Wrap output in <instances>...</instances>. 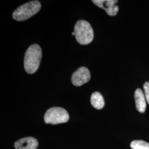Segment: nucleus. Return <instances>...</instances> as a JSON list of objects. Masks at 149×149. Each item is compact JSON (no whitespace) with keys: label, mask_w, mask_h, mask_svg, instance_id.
Instances as JSON below:
<instances>
[{"label":"nucleus","mask_w":149,"mask_h":149,"mask_svg":"<svg viewBox=\"0 0 149 149\" xmlns=\"http://www.w3.org/2000/svg\"><path fill=\"white\" fill-rule=\"evenodd\" d=\"M42 58V51L38 44L31 45L25 54L24 67L28 74H33L37 71Z\"/></svg>","instance_id":"f257e3e1"},{"label":"nucleus","mask_w":149,"mask_h":149,"mask_svg":"<svg viewBox=\"0 0 149 149\" xmlns=\"http://www.w3.org/2000/svg\"><path fill=\"white\" fill-rule=\"evenodd\" d=\"M92 2L98 7L105 10L109 16H116L119 11V7L116 5L118 2L117 0H93Z\"/></svg>","instance_id":"423d86ee"},{"label":"nucleus","mask_w":149,"mask_h":149,"mask_svg":"<svg viewBox=\"0 0 149 149\" xmlns=\"http://www.w3.org/2000/svg\"><path fill=\"white\" fill-rule=\"evenodd\" d=\"M38 146L37 140L33 137L19 139L15 143V148L16 149H37Z\"/></svg>","instance_id":"0eeeda50"},{"label":"nucleus","mask_w":149,"mask_h":149,"mask_svg":"<svg viewBox=\"0 0 149 149\" xmlns=\"http://www.w3.org/2000/svg\"><path fill=\"white\" fill-rule=\"evenodd\" d=\"M144 90L146 100L149 104V82H146L144 84Z\"/></svg>","instance_id":"9b49d317"},{"label":"nucleus","mask_w":149,"mask_h":149,"mask_svg":"<svg viewBox=\"0 0 149 149\" xmlns=\"http://www.w3.org/2000/svg\"><path fill=\"white\" fill-rule=\"evenodd\" d=\"M72 36H74V32H72Z\"/></svg>","instance_id":"f8f14e48"},{"label":"nucleus","mask_w":149,"mask_h":149,"mask_svg":"<svg viewBox=\"0 0 149 149\" xmlns=\"http://www.w3.org/2000/svg\"><path fill=\"white\" fill-rule=\"evenodd\" d=\"M74 36L78 43L81 45H87L93 39L94 34L90 24L85 20L77 22L74 27Z\"/></svg>","instance_id":"f03ea898"},{"label":"nucleus","mask_w":149,"mask_h":149,"mask_svg":"<svg viewBox=\"0 0 149 149\" xmlns=\"http://www.w3.org/2000/svg\"><path fill=\"white\" fill-rule=\"evenodd\" d=\"M91 79V73L87 68L81 67L73 73L71 81L75 86H81L87 83Z\"/></svg>","instance_id":"39448f33"},{"label":"nucleus","mask_w":149,"mask_h":149,"mask_svg":"<svg viewBox=\"0 0 149 149\" xmlns=\"http://www.w3.org/2000/svg\"><path fill=\"white\" fill-rule=\"evenodd\" d=\"M136 108L138 112L144 113L146 108V100L143 91L140 88H138L134 94Z\"/></svg>","instance_id":"6e6552de"},{"label":"nucleus","mask_w":149,"mask_h":149,"mask_svg":"<svg viewBox=\"0 0 149 149\" xmlns=\"http://www.w3.org/2000/svg\"><path fill=\"white\" fill-rule=\"evenodd\" d=\"M91 103L92 106L97 109H101L104 106V98L98 92L92 93L91 97Z\"/></svg>","instance_id":"1a4fd4ad"},{"label":"nucleus","mask_w":149,"mask_h":149,"mask_svg":"<svg viewBox=\"0 0 149 149\" xmlns=\"http://www.w3.org/2000/svg\"><path fill=\"white\" fill-rule=\"evenodd\" d=\"M132 149H149V143L143 140H134L130 144Z\"/></svg>","instance_id":"9d476101"},{"label":"nucleus","mask_w":149,"mask_h":149,"mask_svg":"<svg viewBox=\"0 0 149 149\" xmlns=\"http://www.w3.org/2000/svg\"><path fill=\"white\" fill-rule=\"evenodd\" d=\"M69 120L68 112L60 107H53L49 109L44 116V122L47 124H58L66 123Z\"/></svg>","instance_id":"20e7f679"},{"label":"nucleus","mask_w":149,"mask_h":149,"mask_svg":"<svg viewBox=\"0 0 149 149\" xmlns=\"http://www.w3.org/2000/svg\"><path fill=\"white\" fill-rule=\"evenodd\" d=\"M41 8V4L38 1H32L18 7L12 14L14 19L24 21L37 14Z\"/></svg>","instance_id":"7ed1b4c3"}]
</instances>
